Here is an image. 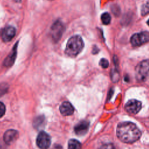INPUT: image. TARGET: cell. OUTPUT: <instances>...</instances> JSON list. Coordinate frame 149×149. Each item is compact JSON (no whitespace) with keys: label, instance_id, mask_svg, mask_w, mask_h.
Returning a JSON list of instances; mask_svg holds the SVG:
<instances>
[{"label":"cell","instance_id":"6da1fadb","mask_svg":"<svg viewBox=\"0 0 149 149\" xmlns=\"http://www.w3.org/2000/svg\"><path fill=\"white\" fill-rule=\"evenodd\" d=\"M116 135L122 142L132 143L140 139L141 133L134 123L131 122H123L118 124Z\"/></svg>","mask_w":149,"mask_h":149},{"label":"cell","instance_id":"7a4b0ae2","mask_svg":"<svg viewBox=\"0 0 149 149\" xmlns=\"http://www.w3.org/2000/svg\"><path fill=\"white\" fill-rule=\"evenodd\" d=\"M84 46V41L79 35H74L71 37L68 41L65 52L70 57H75L83 50Z\"/></svg>","mask_w":149,"mask_h":149},{"label":"cell","instance_id":"3957f363","mask_svg":"<svg viewBox=\"0 0 149 149\" xmlns=\"http://www.w3.org/2000/svg\"><path fill=\"white\" fill-rule=\"evenodd\" d=\"M136 78L139 81H144L149 76V59L140 62L136 67Z\"/></svg>","mask_w":149,"mask_h":149},{"label":"cell","instance_id":"277c9868","mask_svg":"<svg viewBox=\"0 0 149 149\" xmlns=\"http://www.w3.org/2000/svg\"><path fill=\"white\" fill-rule=\"evenodd\" d=\"M65 30L63 23L59 20L55 21L51 27L50 34L52 40L56 42L62 37V34Z\"/></svg>","mask_w":149,"mask_h":149},{"label":"cell","instance_id":"5b68a950","mask_svg":"<svg viewBox=\"0 0 149 149\" xmlns=\"http://www.w3.org/2000/svg\"><path fill=\"white\" fill-rule=\"evenodd\" d=\"M148 41V31H142L139 33H135L130 38V42L133 47H139Z\"/></svg>","mask_w":149,"mask_h":149},{"label":"cell","instance_id":"8992f818","mask_svg":"<svg viewBox=\"0 0 149 149\" xmlns=\"http://www.w3.org/2000/svg\"><path fill=\"white\" fill-rule=\"evenodd\" d=\"M36 143L40 149H48L51 144V137L45 132H41L37 136Z\"/></svg>","mask_w":149,"mask_h":149},{"label":"cell","instance_id":"52a82bcc","mask_svg":"<svg viewBox=\"0 0 149 149\" xmlns=\"http://www.w3.org/2000/svg\"><path fill=\"white\" fill-rule=\"evenodd\" d=\"M125 108L127 112L136 114L141 108V102L135 99L130 100L126 103Z\"/></svg>","mask_w":149,"mask_h":149},{"label":"cell","instance_id":"ba28073f","mask_svg":"<svg viewBox=\"0 0 149 149\" xmlns=\"http://www.w3.org/2000/svg\"><path fill=\"white\" fill-rule=\"evenodd\" d=\"M16 34V29L15 27L11 26H8L5 27L1 34L2 38L3 41L8 42L12 40Z\"/></svg>","mask_w":149,"mask_h":149},{"label":"cell","instance_id":"9c48e42d","mask_svg":"<svg viewBox=\"0 0 149 149\" xmlns=\"http://www.w3.org/2000/svg\"><path fill=\"white\" fill-rule=\"evenodd\" d=\"M89 125V122L87 120H81L77 123L74 126V132L78 136H83L87 132Z\"/></svg>","mask_w":149,"mask_h":149},{"label":"cell","instance_id":"30bf717a","mask_svg":"<svg viewBox=\"0 0 149 149\" xmlns=\"http://www.w3.org/2000/svg\"><path fill=\"white\" fill-rule=\"evenodd\" d=\"M19 137V133L17 131L10 129L7 130L3 135V140L6 144L10 145L12 144Z\"/></svg>","mask_w":149,"mask_h":149},{"label":"cell","instance_id":"8fae6325","mask_svg":"<svg viewBox=\"0 0 149 149\" xmlns=\"http://www.w3.org/2000/svg\"><path fill=\"white\" fill-rule=\"evenodd\" d=\"M59 110L62 115L69 116L73 113L74 107L69 102L65 101L61 105Z\"/></svg>","mask_w":149,"mask_h":149},{"label":"cell","instance_id":"7c38bea8","mask_svg":"<svg viewBox=\"0 0 149 149\" xmlns=\"http://www.w3.org/2000/svg\"><path fill=\"white\" fill-rule=\"evenodd\" d=\"M17 43H16L15 44V45L14 46L12 52L9 54V55H8V56L6 58V59L4 61V65L6 66H9L12 65L15 59L16 58V49H17Z\"/></svg>","mask_w":149,"mask_h":149},{"label":"cell","instance_id":"4fadbf2b","mask_svg":"<svg viewBox=\"0 0 149 149\" xmlns=\"http://www.w3.org/2000/svg\"><path fill=\"white\" fill-rule=\"evenodd\" d=\"M81 143L76 139H70L68 142V149H81Z\"/></svg>","mask_w":149,"mask_h":149},{"label":"cell","instance_id":"5bb4252c","mask_svg":"<svg viewBox=\"0 0 149 149\" xmlns=\"http://www.w3.org/2000/svg\"><path fill=\"white\" fill-rule=\"evenodd\" d=\"M101 20L102 23L105 25H108L111 23V16L108 12L103 13L101 16Z\"/></svg>","mask_w":149,"mask_h":149},{"label":"cell","instance_id":"9a60e30c","mask_svg":"<svg viewBox=\"0 0 149 149\" xmlns=\"http://www.w3.org/2000/svg\"><path fill=\"white\" fill-rule=\"evenodd\" d=\"M44 123V118L42 116H40L36 118L34 121V126L37 129H40L39 127L42 126V125Z\"/></svg>","mask_w":149,"mask_h":149},{"label":"cell","instance_id":"2e32d148","mask_svg":"<svg viewBox=\"0 0 149 149\" xmlns=\"http://www.w3.org/2000/svg\"><path fill=\"white\" fill-rule=\"evenodd\" d=\"M149 13V0L144 3L141 9V14L142 16H145Z\"/></svg>","mask_w":149,"mask_h":149},{"label":"cell","instance_id":"e0dca14e","mask_svg":"<svg viewBox=\"0 0 149 149\" xmlns=\"http://www.w3.org/2000/svg\"><path fill=\"white\" fill-rule=\"evenodd\" d=\"M99 64L102 68H107L109 66V62L107 59L105 58H102L100 61Z\"/></svg>","mask_w":149,"mask_h":149},{"label":"cell","instance_id":"ac0fdd59","mask_svg":"<svg viewBox=\"0 0 149 149\" xmlns=\"http://www.w3.org/2000/svg\"><path fill=\"white\" fill-rule=\"evenodd\" d=\"M5 105L0 102V118H1L2 116H3L5 113Z\"/></svg>","mask_w":149,"mask_h":149},{"label":"cell","instance_id":"d6986e66","mask_svg":"<svg viewBox=\"0 0 149 149\" xmlns=\"http://www.w3.org/2000/svg\"><path fill=\"white\" fill-rule=\"evenodd\" d=\"M112 12L113 13V14L117 15H119L120 13V9L116 5H113V7L112 8Z\"/></svg>","mask_w":149,"mask_h":149},{"label":"cell","instance_id":"ffe728a7","mask_svg":"<svg viewBox=\"0 0 149 149\" xmlns=\"http://www.w3.org/2000/svg\"><path fill=\"white\" fill-rule=\"evenodd\" d=\"M100 149H114V147L111 144H105L102 146Z\"/></svg>","mask_w":149,"mask_h":149},{"label":"cell","instance_id":"44dd1931","mask_svg":"<svg viewBox=\"0 0 149 149\" xmlns=\"http://www.w3.org/2000/svg\"><path fill=\"white\" fill-rule=\"evenodd\" d=\"M99 52V49L98 48V47L97 46H94L93 48V51L92 52L93 54H96Z\"/></svg>","mask_w":149,"mask_h":149},{"label":"cell","instance_id":"7402d4cb","mask_svg":"<svg viewBox=\"0 0 149 149\" xmlns=\"http://www.w3.org/2000/svg\"><path fill=\"white\" fill-rule=\"evenodd\" d=\"M52 149H62V147L61 146H60L59 144H55L54 146V147H52Z\"/></svg>","mask_w":149,"mask_h":149},{"label":"cell","instance_id":"603a6c76","mask_svg":"<svg viewBox=\"0 0 149 149\" xmlns=\"http://www.w3.org/2000/svg\"><path fill=\"white\" fill-rule=\"evenodd\" d=\"M147 24L149 26V19L147 20Z\"/></svg>","mask_w":149,"mask_h":149},{"label":"cell","instance_id":"cb8c5ba5","mask_svg":"<svg viewBox=\"0 0 149 149\" xmlns=\"http://www.w3.org/2000/svg\"><path fill=\"white\" fill-rule=\"evenodd\" d=\"M51 1H52V0H51Z\"/></svg>","mask_w":149,"mask_h":149}]
</instances>
